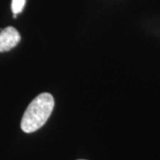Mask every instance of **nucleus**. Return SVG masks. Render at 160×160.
I'll use <instances>...</instances> for the list:
<instances>
[{
	"label": "nucleus",
	"mask_w": 160,
	"mask_h": 160,
	"mask_svg": "<svg viewBox=\"0 0 160 160\" xmlns=\"http://www.w3.org/2000/svg\"><path fill=\"white\" fill-rule=\"evenodd\" d=\"M54 107V100L52 94L43 92L38 94L29 103L23 114L21 128L24 132L30 133L38 131L50 118Z\"/></svg>",
	"instance_id": "f257e3e1"
},
{
	"label": "nucleus",
	"mask_w": 160,
	"mask_h": 160,
	"mask_svg": "<svg viewBox=\"0 0 160 160\" xmlns=\"http://www.w3.org/2000/svg\"><path fill=\"white\" fill-rule=\"evenodd\" d=\"M21 41V35L13 27H6L0 30V52L12 50Z\"/></svg>",
	"instance_id": "f03ea898"
},
{
	"label": "nucleus",
	"mask_w": 160,
	"mask_h": 160,
	"mask_svg": "<svg viewBox=\"0 0 160 160\" xmlns=\"http://www.w3.org/2000/svg\"><path fill=\"white\" fill-rule=\"evenodd\" d=\"M25 4H26V0H12L11 7L12 11L14 14L13 17L16 18V15L22 12Z\"/></svg>",
	"instance_id": "7ed1b4c3"
},
{
	"label": "nucleus",
	"mask_w": 160,
	"mask_h": 160,
	"mask_svg": "<svg viewBox=\"0 0 160 160\" xmlns=\"http://www.w3.org/2000/svg\"><path fill=\"white\" fill-rule=\"evenodd\" d=\"M79 160H85V159H79Z\"/></svg>",
	"instance_id": "20e7f679"
}]
</instances>
